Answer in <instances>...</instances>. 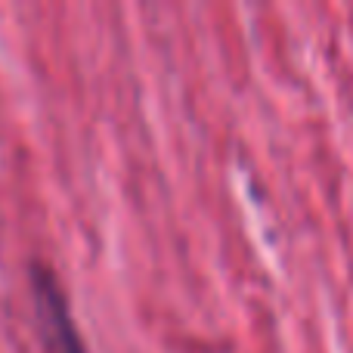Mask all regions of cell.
I'll use <instances>...</instances> for the list:
<instances>
[{
	"mask_svg": "<svg viewBox=\"0 0 353 353\" xmlns=\"http://www.w3.org/2000/svg\"><path fill=\"white\" fill-rule=\"evenodd\" d=\"M31 292H34L37 329H41V341L47 353H87L56 276L50 270L37 267L31 276Z\"/></svg>",
	"mask_w": 353,
	"mask_h": 353,
	"instance_id": "cell-1",
	"label": "cell"
}]
</instances>
